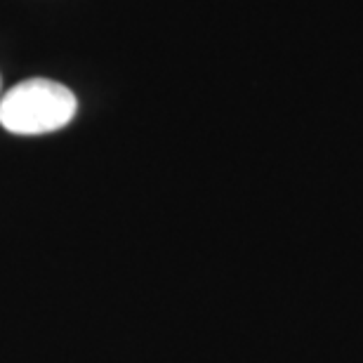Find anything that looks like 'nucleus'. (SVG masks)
I'll return each mask as SVG.
<instances>
[{
  "label": "nucleus",
  "instance_id": "obj_1",
  "mask_svg": "<svg viewBox=\"0 0 363 363\" xmlns=\"http://www.w3.org/2000/svg\"><path fill=\"white\" fill-rule=\"evenodd\" d=\"M78 99L67 85L28 78L0 97V125L12 135H48L74 121Z\"/></svg>",
  "mask_w": 363,
  "mask_h": 363
}]
</instances>
